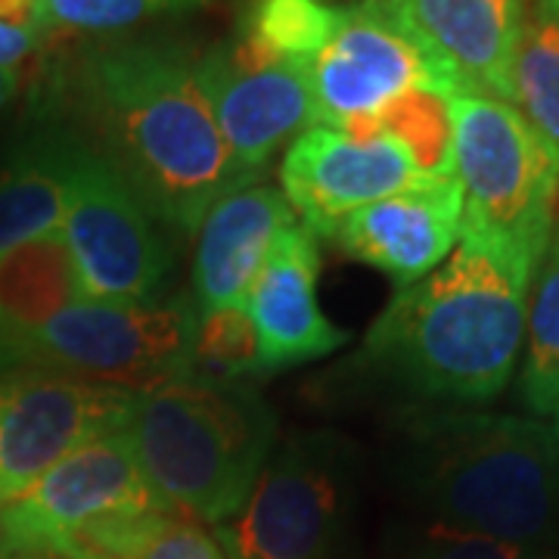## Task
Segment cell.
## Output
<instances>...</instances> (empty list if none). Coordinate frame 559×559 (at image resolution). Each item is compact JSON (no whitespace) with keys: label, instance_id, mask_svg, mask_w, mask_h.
<instances>
[{"label":"cell","instance_id":"cell-1","mask_svg":"<svg viewBox=\"0 0 559 559\" xmlns=\"http://www.w3.org/2000/svg\"><path fill=\"white\" fill-rule=\"evenodd\" d=\"M197 62L180 40L119 38L87 44L47 75V103L72 112L156 221L183 237L255 180L221 134Z\"/></svg>","mask_w":559,"mask_h":559},{"label":"cell","instance_id":"cell-2","mask_svg":"<svg viewBox=\"0 0 559 559\" xmlns=\"http://www.w3.org/2000/svg\"><path fill=\"white\" fill-rule=\"evenodd\" d=\"M532 280V267L460 240L432 274L395 293L367 333L364 360L423 399H498L516 370Z\"/></svg>","mask_w":559,"mask_h":559},{"label":"cell","instance_id":"cell-3","mask_svg":"<svg viewBox=\"0 0 559 559\" xmlns=\"http://www.w3.org/2000/svg\"><path fill=\"white\" fill-rule=\"evenodd\" d=\"M401 457L436 522L528 550L557 528L554 426L507 414H432L407 423Z\"/></svg>","mask_w":559,"mask_h":559},{"label":"cell","instance_id":"cell-4","mask_svg":"<svg viewBox=\"0 0 559 559\" xmlns=\"http://www.w3.org/2000/svg\"><path fill=\"white\" fill-rule=\"evenodd\" d=\"M124 429L156 495L212 525L240 513L277 444V414L252 382L200 370L140 392Z\"/></svg>","mask_w":559,"mask_h":559},{"label":"cell","instance_id":"cell-5","mask_svg":"<svg viewBox=\"0 0 559 559\" xmlns=\"http://www.w3.org/2000/svg\"><path fill=\"white\" fill-rule=\"evenodd\" d=\"M178 516L140 469L128 429L87 441L0 510V554L134 559Z\"/></svg>","mask_w":559,"mask_h":559},{"label":"cell","instance_id":"cell-6","mask_svg":"<svg viewBox=\"0 0 559 559\" xmlns=\"http://www.w3.org/2000/svg\"><path fill=\"white\" fill-rule=\"evenodd\" d=\"M460 240L491 246L538 274L554 240L559 150L513 103L479 91L451 97Z\"/></svg>","mask_w":559,"mask_h":559},{"label":"cell","instance_id":"cell-7","mask_svg":"<svg viewBox=\"0 0 559 559\" xmlns=\"http://www.w3.org/2000/svg\"><path fill=\"white\" fill-rule=\"evenodd\" d=\"M193 296L156 301L81 299L16 345L13 367L57 370L128 392H150L197 370Z\"/></svg>","mask_w":559,"mask_h":559},{"label":"cell","instance_id":"cell-8","mask_svg":"<svg viewBox=\"0 0 559 559\" xmlns=\"http://www.w3.org/2000/svg\"><path fill=\"white\" fill-rule=\"evenodd\" d=\"M358 448L336 432H301L271 454L237 516L215 525L224 559H333Z\"/></svg>","mask_w":559,"mask_h":559},{"label":"cell","instance_id":"cell-9","mask_svg":"<svg viewBox=\"0 0 559 559\" xmlns=\"http://www.w3.org/2000/svg\"><path fill=\"white\" fill-rule=\"evenodd\" d=\"M60 234L75 264L81 299L156 301L171 283L175 259L156 215L84 138Z\"/></svg>","mask_w":559,"mask_h":559},{"label":"cell","instance_id":"cell-10","mask_svg":"<svg viewBox=\"0 0 559 559\" xmlns=\"http://www.w3.org/2000/svg\"><path fill=\"white\" fill-rule=\"evenodd\" d=\"M318 124L345 128L380 112L407 91H466L444 62L419 40L392 0L342 7L330 44L308 66Z\"/></svg>","mask_w":559,"mask_h":559},{"label":"cell","instance_id":"cell-11","mask_svg":"<svg viewBox=\"0 0 559 559\" xmlns=\"http://www.w3.org/2000/svg\"><path fill=\"white\" fill-rule=\"evenodd\" d=\"M138 392L20 367L0 373V510L62 457L124 429Z\"/></svg>","mask_w":559,"mask_h":559},{"label":"cell","instance_id":"cell-12","mask_svg":"<svg viewBox=\"0 0 559 559\" xmlns=\"http://www.w3.org/2000/svg\"><path fill=\"white\" fill-rule=\"evenodd\" d=\"M308 66L274 60L237 35L197 62L221 134L252 178L286 140L318 124Z\"/></svg>","mask_w":559,"mask_h":559},{"label":"cell","instance_id":"cell-13","mask_svg":"<svg viewBox=\"0 0 559 559\" xmlns=\"http://www.w3.org/2000/svg\"><path fill=\"white\" fill-rule=\"evenodd\" d=\"M429 180L441 178L419 175L399 140L358 138L330 124L301 131L280 165L283 197L299 224L326 240L352 212Z\"/></svg>","mask_w":559,"mask_h":559},{"label":"cell","instance_id":"cell-14","mask_svg":"<svg viewBox=\"0 0 559 559\" xmlns=\"http://www.w3.org/2000/svg\"><path fill=\"white\" fill-rule=\"evenodd\" d=\"M318 237L299 221L280 234L271 255L252 280L242 308L255 323L264 373L326 358L348 342V333L323 314L318 299Z\"/></svg>","mask_w":559,"mask_h":559},{"label":"cell","instance_id":"cell-15","mask_svg":"<svg viewBox=\"0 0 559 559\" xmlns=\"http://www.w3.org/2000/svg\"><path fill=\"white\" fill-rule=\"evenodd\" d=\"M460 234V183L441 178L352 212L336 227L333 242L348 259L385 271L401 289L432 274L457 249Z\"/></svg>","mask_w":559,"mask_h":559},{"label":"cell","instance_id":"cell-16","mask_svg":"<svg viewBox=\"0 0 559 559\" xmlns=\"http://www.w3.org/2000/svg\"><path fill=\"white\" fill-rule=\"evenodd\" d=\"M296 212L283 190L249 183L218 200L197 230L193 255V301L197 311L242 305L252 280L259 277L271 246L286 227L296 224Z\"/></svg>","mask_w":559,"mask_h":559},{"label":"cell","instance_id":"cell-17","mask_svg":"<svg viewBox=\"0 0 559 559\" xmlns=\"http://www.w3.org/2000/svg\"><path fill=\"white\" fill-rule=\"evenodd\" d=\"M466 91L513 103V60L528 0H392Z\"/></svg>","mask_w":559,"mask_h":559},{"label":"cell","instance_id":"cell-18","mask_svg":"<svg viewBox=\"0 0 559 559\" xmlns=\"http://www.w3.org/2000/svg\"><path fill=\"white\" fill-rule=\"evenodd\" d=\"M81 134L69 128L38 131L0 168V255L22 242L60 234Z\"/></svg>","mask_w":559,"mask_h":559},{"label":"cell","instance_id":"cell-19","mask_svg":"<svg viewBox=\"0 0 559 559\" xmlns=\"http://www.w3.org/2000/svg\"><path fill=\"white\" fill-rule=\"evenodd\" d=\"M75 301H81L79 277L62 234L22 242L0 255V314L7 320L13 352L25 336Z\"/></svg>","mask_w":559,"mask_h":559},{"label":"cell","instance_id":"cell-20","mask_svg":"<svg viewBox=\"0 0 559 559\" xmlns=\"http://www.w3.org/2000/svg\"><path fill=\"white\" fill-rule=\"evenodd\" d=\"M340 131L358 138H392L426 178H454V119L451 97L441 91H407L380 112L352 121Z\"/></svg>","mask_w":559,"mask_h":559},{"label":"cell","instance_id":"cell-21","mask_svg":"<svg viewBox=\"0 0 559 559\" xmlns=\"http://www.w3.org/2000/svg\"><path fill=\"white\" fill-rule=\"evenodd\" d=\"M513 106L559 150V0H528L513 60Z\"/></svg>","mask_w":559,"mask_h":559},{"label":"cell","instance_id":"cell-22","mask_svg":"<svg viewBox=\"0 0 559 559\" xmlns=\"http://www.w3.org/2000/svg\"><path fill=\"white\" fill-rule=\"evenodd\" d=\"M342 22V7L326 0H246L237 38L286 62H311Z\"/></svg>","mask_w":559,"mask_h":559},{"label":"cell","instance_id":"cell-23","mask_svg":"<svg viewBox=\"0 0 559 559\" xmlns=\"http://www.w3.org/2000/svg\"><path fill=\"white\" fill-rule=\"evenodd\" d=\"M525 364L520 392L525 407L540 417L559 411V230L535 274V296L525 318Z\"/></svg>","mask_w":559,"mask_h":559},{"label":"cell","instance_id":"cell-24","mask_svg":"<svg viewBox=\"0 0 559 559\" xmlns=\"http://www.w3.org/2000/svg\"><path fill=\"white\" fill-rule=\"evenodd\" d=\"M212 0H40V28L69 35H121L146 22L183 16Z\"/></svg>","mask_w":559,"mask_h":559},{"label":"cell","instance_id":"cell-25","mask_svg":"<svg viewBox=\"0 0 559 559\" xmlns=\"http://www.w3.org/2000/svg\"><path fill=\"white\" fill-rule=\"evenodd\" d=\"M193 358L200 373L227 377V380L261 377L264 364H261L259 333L249 311L242 305H227L200 314Z\"/></svg>","mask_w":559,"mask_h":559},{"label":"cell","instance_id":"cell-26","mask_svg":"<svg viewBox=\"0 0 559 559\" xmlns=\"http://www.w3.org/2000/svg\"><path fill=\"white\" fill-rule=\"evenodd\" d=\"M411 559H538L528 547L507 540L463 532L444 522H432L417 544L411 547Z\"/></svg>","mask_w":559,"mask_h":559},{"label":"cell","instance_id":"cell-27","mask_svg":"<svg viewBox=\"0 0 559 559\" xmlns=\"http://www.w3.org/2000/svg\"><path fill=\"white\" fill-rule=\"evenodd\" d=\"M134 559H224V550L218 540L193 520L168 516L143 540Z\"/></svg>","mask_w":559,"mask_h":559},{"label":"cell","instance_id":"cell-28","mask_svg":"<svg viewBox=\"0 0 559 559\" xmlns=\"http://www.w3.org/2000/svg\"><path fill=\"white\" fill-rule=\"evenodd\" d=\"M40 40H44V32H35V28H16V25L0 22V66L20 69L22 62L28 60L32 53H38Z\"/></svg>","mask_w":559,"mask_h":559},{"label":"cell","instance_id":"cell-29","mask_svg":"<svg viewBox=\"0 0 559 559\" xmlns=\"http://www.w3.org/2000/svg\"><path fill=\"white\" fill-rule=\"evenodd\" d=\"M40 0H0V22L7 25H16V28H40Z\"/></svg>","mask_w":559,"mask_h":559},{"label":"cell","instance_id":"cell-30","mask_svg":"<svg viewBox=\"0 0 559 559\" xmlns=\"http://www.w3.org/2000/svg\"><path fill=\"white\" fill-rule=\"evenodd\" d=\"M20 91H22L20 69H7V66H0V112H3V109H10V106L16 103Z\"/></svg>","mask_w":559,"mask_h":559},{"label":"cell","instance_id":"cell-31","mask_svg":"<svg viewBox=\"0 0 559 559\" xmlns=\"http://www.w3.org/2000/svg\"><path fill=\"white\" fill-rule=\"evenodd\" d=\"M13 370V340H10V330H7V320L0 314V373Z\"/></svg>","mask_w":559,"mask_h":559},{"label":"cell","instance_id":"cell-32","mask_svg":"<svg viewBox=\"0 0 559 559\" xmlns=\"http://www.w3.org/2000/svg\"><path fill=\"white\" fill-rule=\"evenodd\" d=\"M0 559H60V557H44V554H0Z\"/></svg>","mask_w":559,"mask_h":559},{"label":"cell","instance_id":"cell-33","mask_svg":"<svg viewBox=\"0 0 559 559\" xmlns=\"http://www.w3.org/2000/svg\"><path fill=\"white\" fill-rule=\"evenodd\" d=\"M554 436H557V444H559V411L554 414Z\"/></svg>","mask_w":559,"mask_h":559}]
</instances>
